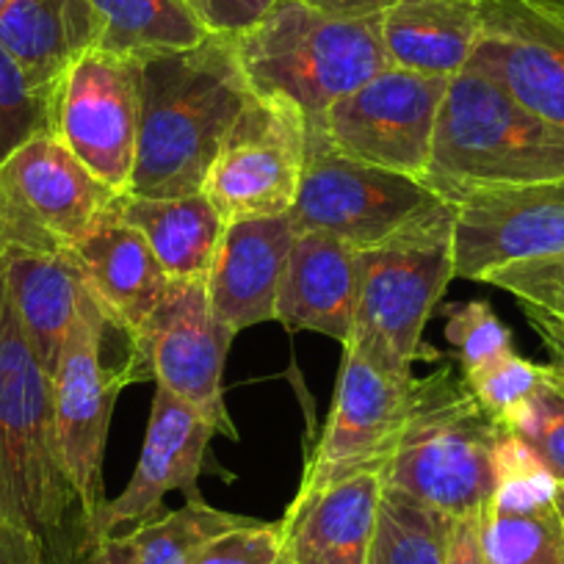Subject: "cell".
I'll return each mask as SVG.
<instances>
[{
  "mask_svg": "<svg viewBox=\"0 0 564 564\" xmlns=\"http://www.w3.org/2000/svg\"><path fill=\"white\" fill-rule=\"evenodd\" d=\"M294 238L296 227L291 216L227 225L205 291L216 316L236 335L276 322V300Z\"/></svg>",
  "mask_w": 564,
  "mask_h": 564,
  "instance_id": "cell-18",
  "label": "cell"
},
{
  "mask_svg": "<svg viewBox=\"0 0 564 564\" xmlns=\"http://www.w3.org/2000/svg\"><path fill=\"white\" fill-rule=\"evenodd\" d=\"M232 45L252 95L285 97L307 124H322L340 97L390 67L379 14L338 18L305 0H276Z\"/></svg>",
  "mask_w": 564,
  "mask_h": 564,
  "instance_id": "cell-5",
  "label": "cell"
},
{
  "mask_svg": "<svg viewBox=\"0 0 564 564\" xmlns=\"http://www.w3.org/2000/svg\"><path fill=\"white\" fill-rule=\"evenodd\" d=\"M7 3H9V0H0V12H3V9H7Z\"/></svg>",
  "mask_w": 564,
  "mask_h": 564,
  "instance_id": "cell-44",
  "label": "cell"
},
{
  "mask_svg": "<svg viewBox=\"0 0 564 564\" xmlns=\"http://www.w3.org/2000/svg\"><path fill=\"white\" fill-rule=\"evenodd\" d=\"M108 329L117 327L108 322L95 294H89L64 346L62 362L53 373V410H56L64 468L95 525L100 523V512L106 507L102 459H106L113 404L124 384L139 382V371L130 355L119 368H108L102 360Z\"/></svg>",
  "mask_w": 564,
  "mask_h": 564,
  "instance_id": "cell-13",
  "label": "cell"
},
{
  "mask_svg": "<svg viewBox=\"0 0 564 564\" xmlns=\"http://www.w3.org/2000/svg\"><path fill=\"white\" fill-rule=\"evenodd\" d=\"M117 199L69 254L108 322L130 338L159 307L172 280L148 238L122 219Z\"/></svg>",
  "mask_w": 564,
  "mask_h": 564,
  "instance_id": "cell-19",
  "label": "cell"
},
{
  "mask_svg": "<svg viewBox=\"0 0 564 564\" xmlns=\"http://www.w3.org/2000/svg\"><path fill=\"white\" fill-rule=\"evenodd\" d=\"M102 20L100 51L148 58L197 47L208 40L205 25L183 0H89Z\"/></svg>",
  "mask_w": 564,
  "mask_h": 564,
  "instance_id": "cell-26",
  "label": "cell"
},
{
  "mask_svg": "<svg viewBox=\"0 0 564 564\" xmlns=\"http://www.w3.org/2000/svg\"><path fill=\"white\" fill-rule=\"evenodd\" d=\"M282 531L276 523L252 520L247 525L225 531L199 551L194 564H280Z\"/></svg>",
  "mask_w": 564,
  "mask_h": 564,
  "instance_id": "cell-35",
  "label": "cell"
},
{
  "mask_svg": "<svg viewBox=\"0 0 564 564\" xmlns=\"http://www.w3.org/2000/svg\"><path fill=\"white\" fill-rule=\"evenodd\" d=\"M141 62L84 53L53 89L51 133L106 188L130 194L139 144Z\"/></svg>",
  "mask_w": 564,
  "mask_h": 564,
  "instance_id": "cell-11",
  "label": "cell"
},
{
  "mask_svg": "<svg viewBox=\"0 0 564 564\" xmlns=\"http://www.w3.org/2000/svg\"><path fill=\"white\" fill-rule=\"evenodd\" d=\"M0 518L34 564H84L102 536L64 468L53 377L31 349L0 263Z\"/></svg>",
  "mask_w": 564,
  "mask_h": 564,
  "instance_id": "cell-1",
  "label": "cell"
},
{
  "mask_svg": "<svg viewBox=\"0 0 564 564\" xmlns=\"http://www.w3.org/2000/svg\"><path fill=\"white\" fill-rule=\"evenodd\" d=\"M117 208L128 225L148 238L170 280H208L227 221L203 192L172 199L124 194L117 199Z\"/></svg>",
  "mask_w": 564,
  "mask_h": 564,
  "instance_id": "cell-25",
  "label": "cell"
},
{
  "mask_svg": "<svg viewBox=\"0 0 564 564\" xmlns=\"http://www.w3.org/2000/svg\"><path fill=\"white\" fill-rule=\"evenodd\" d=\"M501 426L540 457L553 479L564 481V390L551 382L547 371L536 393L520 404Z\"/></svg>",
  "mask_w": 564,
  "mask_h": 564,
  "instance_id": "cell-31",
  "label": "cell"
},
{
  "mask_svg": "<svg viewBox=\"0 0 564 564\" xmlns=\"http://www.w3.org/2000/svg\"><path fill=\"white\" fill-rule=\"evenodd\" d=\"M553 507H556L558 518H562V525H564V481H556V490H553Z\"/></svg>",
  "mask_w": 564,
  "mask_h": 564,
  "instance_id": "cell-42",
  "label": "cell"
},
{
  "mask_svg": "<svg viewBox=\"0 0 564 564\" xmlns=\"http://www.w3.org/2000/svg\"><path fill=\"white\" fill-rule=\"evenodd\" d=\"M481 0H395L379 14L390 67L454 78L481 40Z\"/></svg>",
  "mask_w": 564,
  "mask_h": 564,
  "instance_id": "cell-23",
  "label": "cell"
},
{
  "mask_svg": "<svg viewBox=\"0 0 564 564\" xmlns=\"http://www.w3.org/2000/svg\"><path fill=\"white\" fill-rule=\"evenodd\" d=\"M208 34L238 36L260 23L276 0H183Z\"/></svg>",
  "mask_w": 564,
  "mask_h": 564,
  "instance_id": "cell-36",
  "label": "cell"
},
{
  "mask_svg": "<svg viewBox=\"0 0 564 564\" xmlns=\"http://www.w3.org/2000/svg\"><path fill=\"white\" fill-rule=\"evenodd\" d=\"M141 62V113L130 197L203 192L205 175L252 89L232 36Z\"/></svg>",
  "mask_w": 564,
  "mask_h": 564,
  "instance_id": "cell-2",
  "label": "cell"
},
{
  "mask_svg": "<svg viewBox=\"0 0 564 564\" xmlns=\"http://www.w3.org/2000/svg\"><path fill=\"white\" fill-rule=\"evenodd\" d=\"M232 333L214 313L203 280H172L164 300L130 335V360L139 382L153 379L203 412L216 435L238 441L225 401V362Z\"/></svg>",
  "mask_w": 564,
  "mask_h": 564,
  "instance_id": "cell-10",
  "label": "cell"
},
{
  "mask_svg": "<svg viewBox=\"0 0 564 564\" xmlns=\"http://www.w3.org/2000/svg\"><path fill=\"white\" fill-rule=\"evenodd\" d=\"M452 280L454 219L360 252L355 329L344 349L410 379L415 362L441 357L423 329Z\"/></svg>",
  "mask_w": 564,
  "mask_h": 564,
  "instance_id": "cell-6",
  "label": "cell"
},
{
  "mask_svg": "<svg viewBox=\"0 0 564 564\" xmlns=\"http://www.w3.org/2000/svg\"><path fill=\"white\" fill-rule=\"evenodd\" d=\"M100 40L102 20L89 0H9L0 12V45L47 97L84 53L100 47Z\"/></svg>",
  "mask_w": 564,
  "mask_h": 564,
  "instance_id": "cell-22",
  "label": "cell"
},
{
  "mask_svg": "<svg viewBox=\"0 0 564 564\" xmlns=\"http://www.w3.org/2000/svg\"><path fill=\"white\" fill-rule=\"evenodd\" d=\"M84 564H135L133 553H130L128 542L122 534H113L108 540H102V545L86 558Z\"/></svg>",
  "mask_w": 564,
  "mask_h": 564,
  "instance_id": "cell-40",
  "label": "cell"
},
{
  "mask_svg": "<svg viewBox=\"0 0 564 564\" xmlns=\"http://www.w3.org/2000/svg\"><path fill=\"white\" fill-rule=\"evenodd\" d=\"M51 102L0 45V164L31 139L51 133Z\"/></svg>",
  "mask_w": 564,
  "mask_h": 564,
  "instance_id": "cell-30",
  "label": "cell"
},
{
  "mask_svg": "<svg viewBox=\"0 0 564 564\" xmlns=\"http://www.w3.org/2000/svg\"><path fill=\"white\" fill-rule=\"evenodd\" d=\"M252 520L254 518L210 507L205 503V498H188L175 512L135 525L122 536L135 564H194V558L208 542H214L225 531L252 523Z\"/></svg>",
  "mask_w": 564,
  "mask_h": 564,
  "instance_id": "cell-28",
  "label": "cell"
},
{
  "mask_svg": "<svg viewBox=\"0 0 564 564\" xmlns=\"http://www.w3.org/2000/svg\"><path fill=\"white\" fill-rule=\"evenodd\" d=\"M443 313L448 318L446 338L457 351L459 371L465 377L503 357L507 351H514L512 329L496 316L490 302L470 300L463 305L443 307Z\"/></svg>",
  "mask_w": 564,
  "mask_h": 564,
  "instance_id": "cell-32",
  "label": "cell"
},
{
  "mask_svg": "<svg viewBox=\"0 0 564 564\" xmlns=\"http://www.w3.org/2000/svg\"><path fill=\"white\" fill-rule=\"evenodd\" d=\"M481 282L507 291L520 305H534L564 316V252L501 265L485 274Z\"/></svg>",
  "mask_w": 564,
  "mask_h": 564,
  "instance_id": "cell-34",
  "label": "cell"
},
{
  "mask_svg": "<svg viewBox=\"0 0 564 564\" xmlns=\"http://www.w3.org/2000/svg\"><path fill=\"white\" fill-rule=\"evenodd\" d=\"M412 377H393L357 351L344 349L329 421L302 470L294 503L351 476L382 474L399 443Z\"/></svg>",
  "mask_w": 564,
  "mask_h": 564,
  "instance_id": "cell-14",
  "label": "cell"
},
{
  "mask_svg": "<svg viewBox=\"0 0 564 564\" xmlns=\"http://www.w3.org/2000/svg\"><path fill=\"white\" fill-rule=\"evenodd\" d=\"M481 40L468 67L490 75L536 117L564 128V12L534 0H481Z\"/></svg>",
  "mask_w": 564,
  "mask_h": 564,
  "instance_id": "cell-16",
  "label": "cell"
},
{
  "mask_svg": "<svg viewBox=\"0 0 564 564\" xmlns=\"http://www.w3.org/2000/svg\"><path fill=\"white\" fill-rule=\"evenodd\" d=\"M296 232L322 230L357 252L452 221L457 208L415 177L335 153L322 124H307V166L291 208Z\"/></svg>",
  "mask_w": 564,
  "mask_h": 564,
  "instance_id": "cell-7",
  "label": "cell"
},
{
  "mask_svg": "<svg viewBox=\"0 0 564 564\" xmlns=\"http://www.w3.org/2000/svg\"><path fill=\"white\" fill-rule=\"evenodd\" d=\"M448 78L388 67L324 113V139L357 164L421 181L430 170Z\"/></svg>",
  "mask_w": 564,
  "mask_h": 564,
  "instance_id": "cell-12",
  "label": "cell"
},
{
  "mask_svg": "<svg viewBox=\"0 0 564 564\" xmlns=\"http://www.w3.org/2000/svg\"><path fill=\"white\" fill-rule=\"evenodd\" d=\"M305 3L338 18H368V14H382L395 0H305Z\"/></svg>",
  "mask_w": 564,
  "mask_h": 564,
  "instance_id": "cell-39",
  "label": "cell"
},
{
  "mask_svg": "<svg viewBox=\"0 0 564 564\" xmlns=\"http://www.w3.org/2000/svg\"><path fill=\"white\" fill-rule=\"evenodd\" d=\"M534 3H542V7H556V9H564V0H534Z\"/></svg>",
  "mask_w": 564,
  "mask_h": 564,
  "instance_id": "cell-43",
  "label": "cell"
},
{
  "mask_svg": "<svg viewBox=\"0 0 564 564\" xmlns=\"http://www.w3.org/2000/svg\"><path fill=\"white\" fill-rule=\"evenodd\" d=\"M448 564H490L481 542V512L452 518L448 529Z\"/></svg>",
  "mask_w": 564,
  "mask_h": 564,
  "instance_id": "cell-38",
  "label": "cell"
},
{
  "mask_svg": "<svg viewBox=\"0 0 564 564\" xmlns=\"http://www.w3.org/2000/svg\"><path fill=\"white\" fill-rule=\"evenodd\" d=\"M525 322L534 329L536 338L542 340L547 351V377L556 384L558 390H564V316L562 313L542 311V307L534 305H520Z\"/></svg>",
  "mask_w": 564,
  "mask_h": 564,
  "instance_id": "cell-37",
  "label": "cell"
},
{
  "mask_svg": "<svg viewBox=\"0 0 564 564\" xmlns=\"http://www.w3.org/2000/svg\"><path fill=\"white\" fill-rule=\"evenodd\" d=\"M452 518L395 490H382L366 564H448Z\"/></svg>",
  "mask_w": 564,
  "mask_h": 564,
  "instance_id": "cell-29",
  "label": "cell"
},
{
  "mask_svg": "<svg viewBox=\"0 0 564 564\" xmlns=\"http://www.w3.org/2000/svg\"><path fill=\"white\" fill-rule=\"evenodd\" d=\"M382 490V474L368 470L329 485L305 501H291L280 520L282 562L366 564Z\"/></svg>",
  "mask_w": 564,
  "mask_h": 564,
  "instance_id": "cell-21",
  "label": "cell"
},
{
  "mask_svg": "<svg viewBox=\"0 0 564 564\" xmlns=\"http://www.w3.org/2000/svg\"><path fill=\"white\" fill-rule=\"evenodd\" d=\"M556 177H564V128L531 113L476 67L448 78L423 186L457 208L479 192Z\"/></svg>",
  "mask_w": 564,
  "mask_h": 564,
  "instance_id": "cell-4",
  "label": "cell"
},
{
  "mask_svg": "<svg viewBox=\"0 0 564 564\" xmlns=\"http://www.w3.org/2000/svg\"><path fill=\"white\" fill-rule=\"evenodd\" d=\"M307 166V117L276 95H252L205 175L203 194L221 219L289 216Z\"/></svg>",
  "mask_w": 564,
  "mask_h": 564,
  "instance_id": "cell-9",
  "label": "cell"
},
{
  "mask_svg": "<svg viewBox=\"0 0 564 564\" xmlns=\"http://www.w3.org/2000/svg\"><path fill=\"white\" fill-rule=\"evenodd\" d=\"M280 564H289V562H280Z\"/></svg>",
  "mask_w": 564,
  "mask_h": 564,
  "instance_id": "cell-46",
  "label": "cell"
},
{
  "mask_svg": "<svg viewBox=\"0 0 564 564\" xmlns=\"http://www.w3.org/2000/svg\"><path fill=\"white\" fill-rule=\"evenodd\" d=\"M360 291V252L322 230L296 232L282 274L276 322L349 344Z\"/></svg>",
  "mask_w": 564,
  "mask_h": 564,
  "instance_id": "cell-20",
  "label": "cell"
},
{
  "mask_svg": "<svg viewBox=\"0 0 564 564\" xmlns=\"http://www.w3.org/2000/svg\"><path fill=\"white\" fill-rule=\"evenodd\" d=\"M501 437V421L481 404L457 366L412 377L404 423L382 470V487L448 518L485 512L498 492Z\"/></svg>",
  "mask_w": 564,
  "mask_h": 564,
  "instance_id": "cell-3",
  "label": "cell"
},
{
  "mask_svg": "<svg viewBox=\"0 0 564 564\" xmlns=\"http://www.w3.org/2000/svg\"><path fill=\"white\" fill-rule=\"evenodd\" d=\"M551 9H556V7H551ZM556 12H564V9H556Z\"/></svg>",
  "mask_w": 564,
  "mask_h": 564,
  "instance_id": "cell-45",
  "label": "cell"
},
{
  "mask_svg": "<svg viewBox=\"0 0 564 564\" xmlns=\"http://www.w3.org/2000/svg\"><path fill=\"white\" fill-rule=\"evenodd\" d=\"M117 197L56 135H36L0 164V254L69 252Z\"/></svg>",
  "mask_w": 564,
  "mask_h": 564,
  "instance_id": "cell-8",
  "label": "cell"
},
{
  "mask_svg": "<svg viewBox=\"0 0 564 564\" xmlns=\"http://www.w3.org/2000/svg\"><path fill=\"white\" fill-rule=\"evenodd\" d=\"M214 437L219 435L203 412L155 384L153 410L133 479L117 498L106 501L100 512L97 525L102 540L113 536L119 529L133 531L135 525L159 518L166 492L181 490L186 501L203 498L197 481Z\"/></svg>",
  "mask_w": 564,
  "mask_h": 564,
  "instance_id": "cell-17",
  "label": "cell"
},
{
  "mask_svg": "<svg viewBox=\"0 0 564 564\" xmlns=\"http://www.w3.org/2000/svg\"><path fill=\"white\" fill-rule=\"evenodd\" d=\"M0 564H34L29 547L18 540L3 518H0Z\"/></svg>",
  "mask_w": 564,
  "mask_h": 564,
  "instance_id": "cell-41",
  "label": "cell"
},
{
  "mask_svg": "<svg viewBox=\"0 0 564 564\" xmlns=\"http://www.w3.org/2000/svg\"><path fill=\"white\" fill-rule=\"evenodd\" d=\"M7 289L31 349L47 373H56L69 333L89 300V285L73 254H0Z\"/></svg>",
  "mask_w": 564,
  "mask_h": 564,
  "instance_id": "cell-24",
  "label": "cell"
},
{
  "mask_svg": "<svg viewBox=\"0 0 564 564\" xmlns=\"http://www.w3.org/2000/svg\"><path fill=\"white\" fill-rule=\"evenodd\" d=\"M542 377H545V366L525 360L518 351H507L503 357L487 362L485 368L468 373L465 379H468L470 390L479 395L481 404L503 423L520 404H525L536 393Z\"/></svg>",
  "mask_w": 564,
  "mask_h": 564,
  "instance_id": "cell-33",
  "label": "cell"
},
{
  "mask_svg": "<svg viewBox=\"0 0 564 564\" xmlns=\"http://www.w3.org/2000/svg\"><path fill=\"white\" fill-rule=\"evenodd\" d=\"M490 564H564V525L553 496H496L481 512Z\"/></svg>",
  "mask_w": 564,
  "mask_h": 564,
  "instance_id": "cell-27",
  "label": "cell"
},
{
  "mask_svg": "<svg viewBox=\"0 0 564 564\" xmlns=\"http://www.w3.org/2000/svg\"><path fill=\"white\" fill-rule=\"evenodd\" d=\"M564 252V177L490 188L457 205L454 276L481 282L520 260Z\"/></svg>",
  "mask_w": 564,
  "mask_h": 564,
  "instance_id": "cell-15",
  "label": "cell"
}]
</instances>
